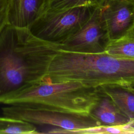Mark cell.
I'll list each match as a JSON object with an SVG mask.
<instances>
[{
    "label": "cell",
    "instance_id": "6da1fadb",
    "mask_svg": "<svg viewBox=\"0 0 134 134\" xmlns=\"http://www.w3.org/2000/svg\"><path fill=\"white\" fill-rule=\"evenodd\" d=\"M59 44L7 24L0 32V99L41 81Z\"/></svg>",
    "mask_w": 134,
    "mask_h": 134
},
{
    "label": "cell",
    "instance_id": "7a4b0ae2",
    "mask_svg": "<svg viewBox=\"0 0 134 134\" xmlns=\"http://www.w3.org/2000/svg\"><path fill=\"white\" fill-rule=\"evenodd\" d=\"M42 81H77L92 87L117 84L134 87V60L106 53L85 54L60 50Z\"/></svg>",
    "mask_w": 134,
    "mask_h": 134
},
{
    "label": "cell",
    "instance_id": "3957f363",
    "mask_svg": "<svg viewBox=\"0 0 134 134\" xmlns=\"http://www.w3.org/2000/svg\"><path fill=\"white\" fill-rule=\"evenodd\" d=\"M97 87L77 81H41L0 99V104L88 114L96 101Z\"/></svg>",
    "mask_w": 134,
    "mask_h": 134
},
{
    "label": "cell",
    "instance_id": "277c9868",
    "mask_svg": "<svg viewBox=\"0 0 134 134\" xmlns=\"http://www.w3.org/2000/svg\"><path fill=\"white\" fill-rule=\"evenodd\" d=\"M97 7L85 5L59 11L46 10L29 30L41 40L60 44L79 30Z\"/></svg>",
    "mask_w": 134,
    "mask_h": 134
},
{
    "label": "cell",
    "instance_id": "5b68a950",
    "mask_svg": "<svg viewBox=\"0 0 134 134\" xmlns=\"http://www.w3.org/2000/svg\"><path fill=\"white\" fill-rule=\"evenodd\" d=\"M3 116L21 120L34 125L57 127L64 129V133L71 130L101 127L89 114L29 108L19 105L2 107Z\"/></svg>",
    "mask_w": 134,
    "mask_h": 134
},
{
    "label": "cell",
    "instance_id": "8992f818",
    "mask_svg": "<svg viewBox=\"0 0 134 134\" xmlns=\"http://www.w3.org/2000/svg\"><path fill=\"white\" fill-rule=\"evenodd\" d=\"M110 41L100 7L98 6L79 30L59 44V49L85 54L103 53H105Z\"/></svg>",
    "mask_w": 134,
    "mask_h": 134
},
{
    "label": "cell",
    "instance_id": "52a82bcc",
    "mask_svg": "<svg viewBox=\"0 0 134 134\" xmlns=\"http://www.w3.org/2000/svg\"><path fill=\"white\" fill-rule=\"evenodd\" d=\"M109 38L117 39L134 26V4L127 0H105L99 6Z\"/></svg>",
    "mask_w": 134,
    "mask_h": 134
},
{
    "label": "cell",
    "instance_id": "ba28073f",
    "mask_svg": "<svg viewBox=\"0 0 134 134\" xmlns=\"http://www.w3.org/2000/svg\"><path fill=\"white\" fill-rule=\"evenodd\" d=\"M88 114L103 127L122 128L131 121L99 86H97L96 101Z\"/></svg>",
    "mask_w": 134,
    "mask_h": 134
},
{
    "label": "cell",
    "instance_id": "9c48e42d",
    "mask_svg": "<svg viewBox=\"0 0 134 134\" xmlns=\"http://www.w3.org/2000/svg\"><path fill=\"white\" fill-rule=\"evenodd\" d=\"M8 24L29 29L45 12L48 0H7Z\"/></svg>",
    "mask_w": 134,
    "mask_h": 134
},
{
    "label": "cell",
    "instance_id": "30bf717a",
    "mask_svg": "<svg viewBox=\"0 0 134 134\" xmlns=\"http://www.w3.org/2000/svg\"><path fill=\"white\" fill-rule=\"evenodd\" d=\"M131 120H134V87L117 84L99 86Z\"/></svg>",
    "mask_w": 134,
    "mask_h": 134
},
{
    "label": "cell",
    "instance_id": "8fae6325",
    "mask_svg": "<svg viewBox=\"0 0 134 134\" xmlns=\"http://www.w3.org/2000/svg\"><path fill=\"white\" fill-rule=\"evenodd\" d=\"M105 53L116 57L134 60V26L120 38L111 40Z\"/></svg>",
    "mask_w": 134,
    "mask_h": 134
},
{
    "label": "cell",
    "instance_id": "7c38bea8",
    "mask_svg": "<svg viewBox=\"0 0 134 134\" xmlns=\"http://www.w3.org/2000/svg\"><path fill=\"white\" fill-rule=\"evenodd\" d=\"M0 133H40L37 127L28 122L4 116L0 117Z\"/></svg>",
    "mask_w": 134,
    "mask_h": 134
},
{
    "label": "cell",
    "instance_id": "4fadbf2b",
    "mask_svg": "<svg viewBox=\"0 0 134 134\" xmlns=\"http://www.w3.org/2000/svg\"><path fill=\"white\" fill-rule=\"evenodd\" d=\"M105 0H48L46 10L59 11L85 5L99 6Z\"/></svg>",
    "mask_w": 134,
    "mask_h": 134
},
{
    "label": "cell",
    "instance_id": "5bb4252c",
    "mask_svg": "<svg viewBox=\"0 0 134 134\" xmlns=\"http://www.w3.org/2000/svg\"><path fill=\"white\" fill-rule=\"evenodd\" d=\"M8 24V5L7 0H0V32Z\"/></svg>",
    "mask_w": 134,
    "mask_h": 134
},
{
    "label": "cell",
    "instance_id": "9a60e30c",
    "mask_svg": "<svg viewBox=\"0 0 134 134\" xmlns=\"http://www.w3.org/2000/svg\"><path fill=\"white\" fill-rule=\"evenodd\" d=\"M125 130L127 131L128 133H134V120H131V121L126 126L122 127Z\"/></svg>",
    "mask_w": 134,
    "mask_h": 134
},
{
    "label": "cell",
    "instance_id": "2e32d148",
    "mask_svg": "<svg viewBox=\"0 0 134 134\" xmlns=\"http://www.w3.org/2000/svg\"><path fill=\"white\" fill-rule=\"evenodd\" d=\"M127 1H129V2L134 4V0H127Z\"/></svg>",
    "mask_w": 134,
    "mask_h": 134
}]
</instances>
